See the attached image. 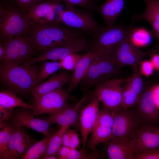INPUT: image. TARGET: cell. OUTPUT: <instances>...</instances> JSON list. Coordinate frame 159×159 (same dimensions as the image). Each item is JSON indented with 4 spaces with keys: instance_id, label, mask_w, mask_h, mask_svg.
<instances>
[{
    "instance_id": "1",
    "label": "cell",
    "mask_w": 159,
    "mask_h": 159,
    "mask_svg": "<svg viewBox=\"0 0 159 159\" xmlns=\"http://www.w3.org/2000/svg\"><path fill=\"white\" fill-rule=\"evenodd\" d=\"M73 29L62 26L60 22L39 24L32 21L23 35L34 50L43 54L83 36L80 31Z\"/></svg>"
},
{
    "instance_id": "2",
    "label": "cell",
    "mask_w": 159,
    "mask_h": 159,
    "mask_svg": "<svg viewBox=\"0 0 159 159\" xmlns=\"http://www.w3.org/2000/svg\"><path fill=\"white\" fill-rule=\"evenodd\" d=\"M1 62L0 80L7 90L17 94L30 93L35 87L40 68L33 64Z\"/></svg>"
},
{
    "instance_id": "3",
    "label": "cell",
    "mask_w": 159,
    "mask_h": 159,
    "mask_svg": "<svg viewBox=\"0 0 159 159\" xmlns=\"http://www.w3.org/2000/svg\"><path fill=\"white\" fill-rule=\"evenodd\" d=\"M133 27L122 25L100 26L92 36L90 50L94 53L109 58L116 47L129 37Z\"/></svg>"
},
{
    "instance_id": "4",
    "label": "cell",
    "mask_w": 159,
    "mask_h": 159,
    "mask_svg": "<svg viewBox=\"0 0 159 159\" xmlns=\"http://www.w3.org/2000/svg\"><path fill=\"white\" fill-rule=\"evenodd\" d=\"M31 20L27 13L16 6L0 4V35L1 39L23 35Z\"/></svg>"
},
{
    "instance_id": "5",
    "label": "cell",
    "mask_w": 159,
    "mask_h": 159,
    "mask_svg": "<svg viewBox=\"0 0 159 159\" xmlns=\"http://www.w3.org/2000/svg\"><path fill=\"white\" fill-rule=\"evenodd\" d=\"M94 54L89 70L80 83L85 87H95L115 78L122 68L110 58Z\"/></svg>"
},
{
    "instance_id": "6",
    "label": "cell",
    "mask_w": 159,
    "mask_h": 159,
    "mask_svg": "<svg viewBox=\"0 0 159 159\" xmlns=\"http://www.w3.org/2000/svg\"><path fill=\"white\" fill-rule=\"evenodd\" d=\"M64 6L60 14L59 20L67 27L81 30L92 36L101 26L94 18L92 11L73 6Z\"/></svg>"
},
{
    "instance_id": "7",
    "label": "cell",
    "mask_w": 159,
    "mask_h": 159,
    "mask_svg": "<svg viewBox=\"0 0 159 159\" xmlns=\"http://www.w3.org/2000/svg\"><path fill=\"white\" fill-rule=\"evenodd\" d=\"M127 79L114 78L105 81L95 87L91 96L101 102L105 108L115 111L121 107L122 85Z\"/></svg>"
},
{
    "instance_id": "8",
    "label": "cell",
    "mask_w": 159,
    "mask_h": 159,
    "mask_svg": "<svg viewBox=\"0 0 159 159\" xmlns=\"http://www.w3.org/2000/svg\"><path fill=\"white\" fill-rule=\"evenodd\" d=\"M122 109L120 107L114 112L111 139L119 142L131 140L139 129V121L136 117L127 109Z\"/></svg>"
},
{
    "instance_id": "9",
    "label": "cell",
    "mask_w": 159,
    "mask_h": 159,
    "mask_svg": "<svg viewBox=\"0 0 159 159\" xmlns=\"http://www.w3.org/2000/svg\"><path fill=\"white\" fill-rule=\"evenodd\" d=\"M69 92L62 88L34 99L32 104L35 115L43 114L51 115L64 107L69 98Z\"/></svg>"
},
{
    "instance_id": "10",
    "label": "cell",
    "mask_w": 159,
    "mask_h": 159,
    "mask_svg": "<svg viewBox=\"0 0 159 159\" xmlns=\"http://www.w3.org/2000/svg\"><path fill=\"white\" fill-rule=\"evenodd\" d=\"M150 55V51L145 52L142 51L133 43L129 37L116 47L110 58L122 67L130 66L134 68L139 67L142 60Z\"/></svg>"
},
{
    "instance_id": "11",
    "label": "cell",
    "mask_w": 159,
    "mask_h": 159,
    "mask_svg": "<svg viewBox=\"0 0 159 159\" xmlns=\"http://www.w3.org/2000/svg\"><path fill=\"white\" fill-rule=\"evenodd\" d=\"M2 40L6 52L5 58L2 62L20 64L30 58L34 49L24 35Z\"/></svg>"
},
{
    "instance_id": "12",
    "label": "cell",
    "mask_w": 159,
    "mask_h": 159,
    "mask_svg": "<svg viewBox=\"0 0 159 159\" xmlns=\"http://www.w3.org/2000/svg\"><path fill=\"white\" fill-rule=\"evenodd\" d=\"M131 141L136 154L159 150V127L144 126L138 129Z\"/></svg>"
},
{
    "instance_id": "13",
    "label": "cell",
    "mask_w": 159,
    "mask_h": 159,
    "mask_svg": "<svg viewBox=\"0 0 159 159\" xmlns=\"http://www.w3.org/2000/svg\"><path fill=\"white\" fill-rule=\"evenodd\" d=\"M60 2L56 0H47L31 9L27 13L31 21L37 24L60 22L59 14L63 9Z\"/></svg>"
},
{
    "instance_id": "14",
    "label": "cell",
    "mask_w": 159,
    "mask_h": 159,
    "mask_svg": "<svg viewBox=\"0 0 159 159\" xmlns=\"http://www.w3.org/2000/svg\"><path fill=\"white\" fill-rule=\"evenodd\" d=\"M33 111L21 107L14 111L11 118L12 122L23 127L30 128L42 133L45 136L51 133L50 127L52 124L47 119L35 117Z\"/></svg>"
},
{
    "instance_id": "15",
    "label": "cell",
    "mask_w": 159,
    "mask_h": 159,
    "mask_svg": "<svg viewBox=\"0 0 159 159\" xmlns=\"http://www.w3.org/2000/svg\"><path fill=\"white\" fill-rule=\"evenodd\" d=\"M132 68L133 73L123 87L121 107L123 109H127L137 102L143 88V81L139 67Z\"/></svg>"
},
{
    "instance_id": "16",
    "label": "cell",
    "mask_w": 159,
    "mask_h": 159,
    "mask_svg": "<svg viewBox=\"0 0 159 159\" xmlns=\"http://www.w3.org/2000/svg\"><path fill=\"white\" fill-rule=\"evenodd\" d=\"M99 102L98 100L93 99L82 109L79 115L82 148L84 149L88 136L93 130L97 122L100 111Z\"/></svg>"
},
{
    "instance_id": "17",
    "label": "cell",
    "mask_w": 159,
    "mask_h": 159,
    "mask_svg": "<svg viewBox=\"0 0 159 159\" xmlns=\"http://www.w3.org/2000/svg\"><path fill=\"white\" fill-rule=\"evenodd\" d=\"M87 97L85 96L76 104L70 105L67 104L62 109L46 117L51 123L57 124L61 126L74 127L77 128L79 119V111L81 105Z\"/></svg>"
},
{
    "instance_id": "18",
    "label": "cell",
    "mask_w": 159,
    "mask_h": 159,
    "mask_svg": "<svg viewBox=\"0 0 159 159\" xmlns=\"http://www.w3.org/2000/svg\"><path fill=\"white\" fill-rule=\"evenodd\" d=\"M90 50V43L82 36L75 39L67 44L52 49L45 54L47 60L56 61L64 58L68 55L81 52H88Z\"/></svg>"
},
{
    "instance_id": "19",
    "label": "cell",
    "mask_w": 159,
    "mask_h": 159,
    "mask_svg": "<svg viewBox=\"0 0 159 159\" xmlns=\"http://www.w3.org/2000/svg\"><path fill=\"white\" fill-rule=\"evenodd\" d=\"M72 76L66 71L56 73L48 80L34 87L30 93L34 99H36L42 95L62 88L65 84L70 82Z\"/></svg>"
},
{
    "instance_id": "20",
    "label": "cell",
    "mask_w": 159,
    "mask_h": 159,
    "mask_svg": "<svg viewBox=\"0 0 159 159\" xmlns=\"http://www.w3.org/2000/svg\"><path fill=\"white\" fill-rule=\"evenodd\" d=\"M145 3L144 11L133 18L135 21L144 20L151 25L156 38L157 44L155 49H159V0H142Z\"/></svg>"
},
{
    "instance_id": "21",
    "label": "cell",
    "mask_w": 159,
    "mask_h": 159,
    "mask_svg": "<svg viewBox=\"0 0 159 159\" xmlns=\"http://www.w3.org/2000/svg\"><path fill=\"white\" fill-rule=\"evenodd\" d=\"M125 6V0H105L101 6H96L95 11L103 18L105 25L115 24L122 12Z\"/></svg>"
},
{
    "instance_id": "22",
    "label": "cell",
    "mask_w": 159,
    "mask_h": 159,
    "mask_svg": "<svg viewBox=\"0 0 159 159\" xmlns=\"http://www.w3.org/2000/svg\"><path fill=\"white\" fill-rule=\"evenodd\" d=\"M107 143V153L110 159H134L136 153L131 140L124 142L110 139Z\"/></svg>"
},
{
    "instance_id": "23",
    "label": "cell",
    "mask_w": 159,
    "mask_h": 159,
    "mask_svg": "<svg viewBox=\"0 0 159 159\" xmlns=\"http://www.w3.org/2000/svg\"><path fill=\"white\" fill-rule=\"evenodd\" d=\"M94 55L90 51L82 55L73 70V74L67 90L68 92L76 88L85 77L92 63Z\"/></svg>"
},
{
    "instance_id": "24",
    "label": "cell",
    "mask_w": 159,
    "mask_h": 159,
    "mask_svg": "<svg viewBox=\"0 0 159 159\" xmlns=\"http://www.w3.org/2000/svg\"><path fill=\"white\" fill-rule=\"evenodd\" d=\"M14 131L9 143L6 151L1 156V159H13L18 149L22 144L30 136L18 124L12 122Z\"/></svg>"
},
{
    "instance_id": "25",
    "label": "cell",
    "mask_w": 159,
    "mask_h": 159,
    "mask_svg": "<svg viewBox=\"0 0 159 159\" xmlns=\"http://www.w3.org/2000/svg\"><path fill=\"white\" fill-rule=\"evenodd\" d=\"M139 108L143 115L148 119L155 120L157 118L159 109L153 89L148 90L143 95L140 101Z\"/></svg>"
},
{
    "instance_id": "26",
    "label": "cell",
    "mask_w": 159,
    "mask_h": 159,
    "mask_svg": "<svg viewBox=\"0 0 159 159\" xmlns=\"http://www.w3.org/2000/svg\"><path fill=\"white\" fill-rule=\"evenodd\" d=\"M20 107L32 110V105L26 103L18 97L16 94L8 90L0 92V107L6 108H14Z\"/></svg>"
},
{
    "instance_id": "27",
    "label": "cell",
    "mask_w": 159,
    "mask_h": 159,
    "mask_svg": "<svg viewBox=\"0 0 159 159\" xmlns=\"http://www.w3.org/2000/svg\"><path fill=\"white\" fill-rule=\"evenodd\" d=\"M112 127L103 125L96 124L92 131L89 146L94 151L96 147L102 143H107L111 139Z\"/></svg>"
},
{
    "instance_id": "28",
    "label": "cell",
    "mask_w": 159,
    "mask_h": 159,
    "mask_svg": "<svg viewBox=\"0 0 159 159\" xmlns=\"http://www.w3.org/2000/svg\"><path fill=\"white\" fill-rule=\"evenodd\" d=\"M51 133L33 144L21 157V159H39L45 153Z\"/></svg>"
},
{
    "instance_id": "29",
    "label": "cell",
    "mask_w": 159,
    "mask_h": 159,
    "mask_svg": "<svg viewBox=\"0 0 159 159\" xmlns=\"http://www.w3.org/2000/svg\"><path fill=\"white\" fill-rule=\"evenodd\" d=\"M68 127L61 126L56 133L52 135L50 138L47 149L41 158L49 156H56L57 153L62 145V139L63 134Z\"/></svg>"
},
{
    "instance_id": "30",
    "label": "cell",
    "mask_w": 159,
    "mask_h": 159,
    "mask_svg": "<svg viewBox=\"0 0 159 159\" xmlns=\"http://www.w3.org/2000/svg\"><path fill=\"white\" fill-rule=\"evenodd\" d=\"M129 37L133 43L138 47L146 46L150 44L152 41L151 36L149 32L142 27H133Z\"/></svg>"
},
{
    "instance_id": "31",
    "label": "cell",
    "mask_w": 159,
    "mask_h": 159,
    "mask_svg": "<svg viewBox=\"0 0 159 159\" xmlns=\"http://www.w3.org/2000/svg\"><path fill=\"white\" fill-rule=\"evenodd\" d=\"M61 68L59 62L55 61L46 62L40 70L35 87L41 83L50 75Z\"/></svg>"
},
{
    "instance_id": "32",
    "label": "cell",
    "mask_w": 159,
    "mask_h": 159,
    "mask_svg": "<svg viewBox=\"0 0 159 159\" xmlns=\"http://www.w3.org/2000/svg\"><path fill=\"white\" fill-rule=\"evenodd\" d=\"M0 132V156L6 150L14 131L13 126L6 123Z\"/></svg>"
},
{
    "instance_id": "33",
    "label": "cell",
    "mask_w": 159,
    "mask_h": 159,
    "mask_svg": "<svg viewBox=\"0 0 159 159\" xmlns=\"http://www.w3.org/2000/svg\"><path fill=\"white\" fill-rule=\"evenodd\" d=\"M65 5L78 6L91 11H95L96 0H56Z\"/></svg>"
},
{
    "instance_id": "34",
    "label": "cell",
    "mask_w": 159,
    "mask_h": 159,
    "mask_svg": "<svg viewBox=\"0 0 159 159\" xmlns=\"http://www.w3.org/2000/svg\"><path fill=\"white\" fill-rule=\"evenodd\" d=\"M81 56L78 53L68 55L59 60L61 68L68 71H73Z\"/></svg>"
},
{
    "instance_id": "35",
    "label": "cell",
    "mask_w": 159,
    "mask_h": 159,
    "mask_svg": "<svg viewBox=\"0 0 159 159\" xmlns=\"http://www.w3.org/2000/svg\"><path fill=\"white\" fill-rule=\"evenodd\" d=\"M16 5L22 11L27 13L31 9L47 0H14Z\"/></svg>"
},
{
    "instance_id": "36",
    "label": "cell",
    "mask_w": 159,
    "mask_h": 159,
    "mask_svg": "<svg viewBox=\"0 0 159 159\" xmlns=\"http://www.w3.org/2000/svg\"><path fill=\"white\" fill-rule=\"evenodd\" d=\"M154 68L151 61L145 60L142 62L140 71L143 75L148 77L153 74Z\"/></svg>"
},
{
    "instance_id": "37",
    "label": "cell",
    "mask_w": 159,
    "mask_h": 159,
    "mask_svg": "<svg viewBox=\"0 0 159 159\" xmlns=\"http://www.w3.org/2000/svg\"><path fill=\"white\" fill-rule=\"evenodd\" d=\"M87 155L85 149L82 148L78 150L76 149H71L67 159H85Z\"/></svg>"
},
{
    "instance_id": "38",
    "label": "cell",
    "mask_w": 159,
    "mask_h": 159,
    "mask_svg": "<svg viewBox=\"0 0 159 159\" xmlns=\"http://www.w3.org/2000/svg\"><path fill=\"white\" fill-rule=\"evenodd\" d=\"M134 159H159V150L135 155Z\"/></svg>"
},
{
    "instance_id": "39",
    "label": "cell",
    "mask_w": 159,
    "mask_h": 159,
    "mask_svg": "<svg viewBox=\"0 0 159 159\" xmlns=\"http://www.w3.org/2000/svg\"><path fill=\"white\" fill-rule=\"evenodd\" d=\"M80 140L77 132L72 130L69 147L71 149L77 148L80 146Z\"/></svg>"
},
{
    "instance_id": "40",
    "label": "cell",
    "mask_w": 159,
    "mask_h": 159,
    "mask_svg": "<svg viewBox=\"0 0 159 159\" xmlns=\"http://www.w3.org/2000/svg\"><path fill=\"white\" fill-rule=\"evenodd\" d=\"M71 150L69 147L62 146L57 152L56 156L58 159H67Z\"/></svg>"
},
{
    "instance_id": "41",
    "label": "cell",
    "mask_w": 159,
    "mask_h": 159,
    "mask_svg": "<svg viewBox=\"0 0 159 159\" xmlns=\"http://www.w3.org/2000/svg\"><path fill=\"white\" fill-rule=\"evenodd\" d=\"M72 129L68 127L64 133L62 139V145L69 147Z\"/></svg>"
},
{
    "instance_id": "42",
    "label": "cell",
    "mask_w": 159,
    "mask_h": 159,
    "mask_svg": "<svg viewBox=\"0 0 159 159\" xmlns=\"http://www.w3.org/2000/svg\"><path fill=\"white\" fill-rule=\"evenodd\" d=\"M151 62L154 68L159 70V54L156 53L153 54Z\"/></svg>"
},
{
    "instance_id": "43",
    "label": "cell",
    "mask_w": 159,
    "mask_h": 159,
    "mask_svg": "<svg viewBox=\"0 0 159 159\" xmlns=\"http://www.w3.org/2000/svg\"><path fill=\"white\" fill-rule=\"evenodd\" d=\"M6 55V49L1 42L0 43V60L3 62L5 58Z\"/></svg>"
},
{
    "instance_id": "44",
    "label": "cell",
    "mask_w": 159,
    "mask_h": 159,
    "mask_svg": "<svg viewBox=\"0 0 159 159\" xmlns=\"http://www.w3.org/2000/svg\"><path fill=\"white\" fill-rule=\"evenodd\" d=\"M158 107L159 109V85L153 89Z\"/></svg>"
},
{
    "instance_id": "45",
    "label": "cell",
    "mask_w": 159,
    "mask_h": 159,
    "mask_svg": "<svg viewBox=\"0 0 159 159\" xmlns=\"http://www.w3.org/2000/svg\"><path fill=\"white\" fill-rule=\"evenodd\" d=\"M58 159L56 156H49L46 157L44 159Z\"/></svg>"
},
{
    "instance_id": "46",
    "label": "cell",
    "mask_w": 159,
    "mask_h": 159,
    "mask_svg": "<svg viewBox=\"0 0 159 159\" xmlns=\"http://www.w3.org/2000/svg\"><path fill=\"white\" fill-rule=\"evenodd\" d=\"M153 54L156 53H159V49H154L150 51Z\"/></svg>"
},
{
    "instance_id": "47",
    "label": "cell",
    "mask_w": 159,
    "mask_h": 159,
    "mask_svg": "<svg viewBox=\"0 0 159 159\" xmlns=\"http://www.w3.org/2000/svg\"><path fill=\"white\" fill-rule=\"evenodd\" d=\"M6 0H0L1 1H6Z\"/></svg>"
}]
</instances>
